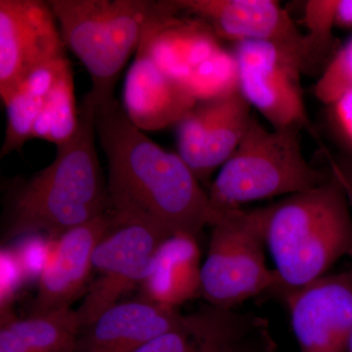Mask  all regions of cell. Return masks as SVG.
Segmentation results:
<instances>
[{
    "label": "cell",
    "mask_w": 352,
    "mask_h": 352,
    "mask_svg": "<svg viewBox=\"0 0 352 352\" xmlns=\"http://www.w3.org/2000/svg\"><path fill=\"white\" fill-rule=\"evenodd\" d=\"M96 133L107 157L113 212L170 235L198 237L212 226L208 192L189 166L134 126L119 101L97 108Z\"/></svg>",
    "instance_id": "1"
},
{
    "label": "cell",
    "mask_w": 352,
    "mask_h": 352,
    "mask_svg": "<svg viewBox=\"0 0 352 352\" xmlns=\"http://www.w3.org/2000/svg\"><path fill=\"white\" fill-rule=\"evenodd\" d=\"M78 113L75 138L57 147L54 161L14 192L6 240L34 233L56 238L112 210L95 145L97 106L88 95Z\"/></svg>",
    "instance_id": "2"
},
{
    "label": "cell",
    "mask_w": 352,
    "mask_h": 352,
    "mask_svg": "<svg viewBox=\"0 0 352 352\" xmlns=\"http://www.w3.org/2000/svg\"><path fill=\"white\" fill-rule=\"evenodd\" d=\"M330 175L315 188L263 207L264 240L275 265L270 295L281 302L325 276L339 259H352L351 205Z\"/></svg>",
    "instance_id": "3"
},
{
    "label": "cell",
    "mask_w": 352,
    "mask_h": 352,
    "mask_svg": "<svg viewBox=\"0 0 352 352\" xmlns=\"http://www.w3.org/2000/svg\"><path fill=\"white\" fill-rule=\"evenodd\" d=\"M302 131L298 126L268 131L252 116L239 146L208 189L214 220L219 212L244 204L293 195L327 182L330 171L323 173L305 159Z\"/></svg>",
    "instance_id": "4"
},
{
    "label": "cell",
    "mask_w": 352,
    "mask_h": 352,
    "mask_svg": "<svg viewBox=\"0 0 352 352\" xmlns=\"http://www.w3.org/2000/svg\"><path fill=\"white\" fill-rule=\"evenodd\" d=\"M65 45L85 65L97 108L115 99L113 91L129 57L138 52L157 1L48 0Z\"/></svg>",
    "instance_id": "5"
},
{
    "label": "cell",
    "mask_w": 352,
    "mask_h": 352,
    "mask_svg": "<svg viewBox=\"0 0 352 352\" xmlns=\"http://www.w3.org/2000/svg\"><path fill=\"white\" fill-rule=\"evenodd\" d=\"M210 228L200 291L208 305L233 309L250 298L270 294L275 275L264 254L263 207L219 212Z\"/></svg>",
    "instance_id": "6"
},
{
    "label": "cell",
    "mask_w": 352,
    "mask_h": 352,
    "mask_svg": "<svg viewBox=\"0 0 352 352\" xmlns=\"http://www.w3.org/2000/svg\"><path fill=\"white\" fill-rule=\"evenodd\" d=\"M113 212L110 228L95 248L92 268L96 279L76 309L82 329L96 320L151 271L160 245L170 234Z\"/></svg>",
    "instance_id": "7"
},
{
    "label": "cell",
    "mask_w": 352,
    "mask_h": 352,
    "mask_svg": "<svg viewBox=\"0 0 352 352\" xmlns=\"http://www.w3.org/2000/svg\"><path fill=\"white\" fill-rule=\"evenodd\" d=\"M238 68V88L272 129L298 126L315 138L302 88L305 74L300 55L265 41H243L233 50Z\"/></svg>",
    "instance_id": "8"
},
{
    "label": "cell",
    "mask_w": 352,
    "mask_h": 352,
    "mask_svg": "<svg viewBox=\"0 0 352 352\" xmlns=\"http://www.w3.org/2000/svg\"><path fill=\"white\" fill-rule=\"evenodd\" d=\"M47 1L0 0V96L3 104L34 69L67 57Z\"/></svg>",
    "instance_id": "9"
},
{
    "label": "cell",
    "mask_w": 352,
    "mask_h": 352,
    "mask_svg": "<svg viewBox=\"0 0 352 352\" xmlns=\"http://www.w3.org/2000/svg\"><path fill=\"white\" fill-rule=\"evenodd\" d=\"M240 91L197 101L176 126L177 154L201 184H206L236 151L252 119Z\"/></svg>",
    "instance_id": "10"
},
{
    "label": "cell",
    "mask_w": 352,
    "mask_h": 352,
    "mask_svg": "<svg viewBox=\"0 0 352 352\" xmlns=\"http://www.w3.org/2000/svg\"><path fill=\"white\" fill-rule=\"evenodd\" d=\"M285 305L300 352H346L352 335V267L321 277Z\"/></svg>",
    "instance_id": "11"
},
{
    "label": "cell",
    "mask_w": 352,
    "mask_h": 352,
    "mask_svg": "<svg viewBox=\"0 0 352 352\" xmlns=\"http://www.w3.org/2000/svg\"><path fill=\"white\" fill-rule=\"evenodd\" d=\"M180 13L207 23L220 39L265 41L283 46L305 62V36L274 0H170Z\"/></svg>",
    "instance_id": "12"
},
{
    "label": "cell",
    "mask_w": 352,
    "mask_h": 352,
    "mask_svg": "<svg viewBox=\"0 0 352 352\" xmlns=\"http://www.w3.org/2000/svg\"><path fill=\"white\" fill-rule=\"evenodd\" d=\"M179 13L170 0L157 1L136 53L149 57L185 87L194 69L223 46L207 23L195 17H179Z\"/></svg>",
    "instance_id": "13"
},
{
    "label": "cell",
    "mask_w": 352,
    "mask_h": 352,
    "mask_svg": "<svg viewBox=\"0 0 352 352\" xmlns=\"http://www.w3.org/2000/svg\"><path fill=\"white\" fill-rule=\"evenodd\" d=\"M112 210L82 226L74 227L55 238L52 258L38 281V292L31 316L71 307L82 294L94 272L95 248L110 228Z\"/></svg>",
    "instance_id": "14"
},
{
    "label": "cell",
    "mask_w": 352,
    "mask_h": 352,
    "mask_svg": "<svg viewBox=\"0 0 352 352\" xmlns=\"http://www.w3.org/2000/svg\"><path fill=\"white\" fill-rule=\"evenodd\" d=\"M185 315L142 298L119 302L82 328L76 352H132L154 338L184 329Z\"/></svg>",
    "instance_id": "15"
},
{
    "label": "cell",
    "mask_w": 352,
    "mask_h": 352,
    "mask_svg": "<svg viewBox=\"0 0 352 352\" xmlns=\"http://www.w3.org/2000/svg\"><path fill=\"white\" fill-rule=\"evenodd\" d=\"M196 102L182 83L164 73L149 57L136 53L122 94V107L134 126L142 131L176 126Z\"/></svg>",
    "instance_id": "16"
},
{
    "label": "cell",
    "mask_w": 352,
    "mask_h": 352,
    "mask_svg": "<svg viewBox=\"0 0 352 352\" xmlns=\"http://www.w3.org/2000/svg\"><path fill=\"white\" fill-rule=\"evenodd\" d=\"M201 265L198 237L170 235L160 245L151 271L141 285L143 298L177 308L200 295Z\"/></svg>",
    "instance_id": "17"
},
{
    "label": "cell",
    "mask_w": 352,
    "mask_h": 352,
    "mask_svg": "<svg viewBox=\"0 0 352 352\" xmlns=\"http://www.w3.org/2000/svg\"><path fill=\"white\" fill-rule=\"evenodd\" d=\"M63 57L32 72L4 103L7 124L0 157L18 151L32 139L34 124L43 111L51 88L69 63Z\"/></svg>",
    "instance_id": "18"
},
{
    "label": "cell",
    "mask_w": 352,
    "mask_h": 352,
    "mask_svg": "<svg viewBox=\"0 0 352 352\" xmlns=\"http://www.w3.org/2000/svg\"><path fill=\"white\" fill-rule=\"evenodd\" d=\"M1 318L0 338L25 352H76L82 325L71 307L27 319L15 318L8 311Z\"/></svg>",
    "instance_id": "19"
},
{
    "label": "cell",
    "mask_w": 352,
    "mask_h": 352,
    "mask_svg": "<svg viewBox=\"0 0 352 352\" xmlns=\"http://www.w3.org/2000/svg\"><path fill=\"white\" fill-rule=\"evenodd\" d=\"M78 126L80 113L76 111L75 80L69 62L51 88L34 124L32 139L48 141L59 147L75 138Z\"/></svg>",
    "instance_id": "20"
},
{
    "label": "cell",
    "mask_w": 352,
    "mask_h": 352,
    "mask_svg": "<svg viewBox=\"0 0 352 352\" xmlns=\"http://www.w3.org/2000/svg\"><path fill=\"white\" fill-rule=\"evenodd\" d=\"M339 0H308L305 4V74L320 69L331 61L337 47L333 36Z\"/></svg>",
    "instance_id": "21"
},
{
    "label": "cell",
    "mask_w": 352,
    "mask_h": 352,
    "mask_svg": "<svg viewBox=\"0 0 352 352\" xmlns=\"http://www.w3.org/2000/svg\"><path fill=\"white\" fill-rule=\"evenodd\" d=\"M185 87L197 101L220 98L239 91L237 62L233 51L222 47L194 69Z\"/></svg>",
    "instance_id": "22"
},
{
    "label": "cell",
    "mask_w": 352,
    "mask_h": 352,
    "mask_svg": "<svg viewBox=\"0 0 352 352\" xmlns=\"http://www.w3.org/2000/svg\"><path fill=\"white\" fill-rule=\"evenodd\" d=\"M352 90V38L340 46L314 87L315 97L324 105H331Z\"/></svg>",
    "instance_id": "23"
},
{
    "label": "cell",
    "mask_w": 352,
    "mask_h": 352,
    "mask_svg": "<svg viewBox=\"0 0 352 352\" xmlns=\"http://www.w3.org/2000/svg\"><path fill=\"white\" fill-rule=\"evenodd\" d=\"M14 251L17 254L27 280L41 279L50 264L55 248V237L43 233L28 234L19 238Z\"/></svg>",
    "instance_id": "24"
},
{
    "label": "cell",
    "mask_w": 352,
    "mask_h": 352,
    "mask_svg": "<svg viewBox=\"0 0 352 352\" xmlns=\"http://www.w3.org/2000/svg\"><path fill=\"white\" fill-rule=\"evenodd\" d=\"M0 271V307L4 314L9 311V305L27 278L14 249L1 250Z\"/></svg>",
    "instance_id": "25"
},
{
    "label": "cell",
    "mask_w": 352,
    "mask_h": 352,
    "mask_svg": "<svg viewBox=\"0 0 352 352\" xmlns=\"http://www.w3.org/2000/svg\"><path fill=\"white\" fill-rule=\"evenodd\" d=\"M326 117L333 138L352 155V90L327 106Z\"/></svg>",
    "instance_id": "26"
},
{
    "label": "cell",
    "mask_w": 352,
    "mask_h": 352,
    "mask_svg": "<svg viewBox=\"0 0 352 352\" xmlns=\"http://www.w3.org/2000/svg\"><path fill=\"white\" fill-rule=\"evenodd\" d=\"M132 352H201L195 340L185 329L154 338Z\"/></svg>",
    "instance_id": "27"
},
{
    "label": "cell",
    "mask_w": 352,
    "mask_h": 352,
    "mask_svg": "<svg viewBox=\"0 0 352 352\" xmlns=\"http://www.w3.org/2000/svg\"><path fill=\"white\" fill-rule=\"evenodd\" d=\"M326 157L329 163V171L339 180L347 201L352 208V155L342 154L335 157L325 150Z\"/></svg>",
    "instance_id": "28"
},
{
    "label": "cell",
    "mask_w": 352,
    "mask_h": 352,
    "mask_svg": "<svg viewBox=\"0 0 352 352\" xmlns=\"http://www.w3.org/2000/svg\"><path fill=\"white\" fill-rule=\"evenodd\" d=\"M336 25L342 29L352 30V0H339Z\"/></svg>",
    "instance_id": "29"
},
{
    "label": "cell",
    "mask_w": 352,
    "mask_h": 352,
    "mask_svg": "<svg viewBox=\"0 0 352 352\" xmlns=\"http://www.w3.org/2000/svg\"><path fill=\"white\" fill-rule=\"evenodd\" d=\"M276 346L266 342H254L239 344L223 352H276Z\"/></svg>",
    "instance_id": "30"
},
{
    "label": "cell",
    "mask_w": 352,
    "mask_h": 352,
    "mask_svg": "<svg viewBox=\"0 0 352 352\" xmlns=\"http://www.w3.org/2000/svg\"><path fill=\"white\" fill-rule=\"evenodd\" d=\"M346 352H352V335L351 340H349V346H347Z\"/></svg>",
    "instance_id": "31"
}]
</instances>
